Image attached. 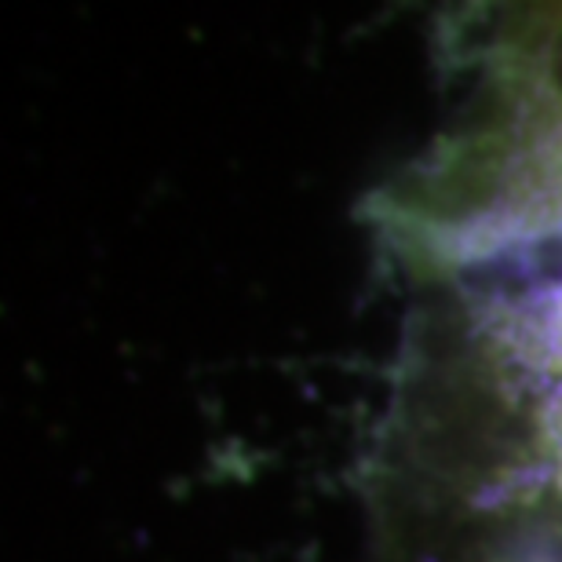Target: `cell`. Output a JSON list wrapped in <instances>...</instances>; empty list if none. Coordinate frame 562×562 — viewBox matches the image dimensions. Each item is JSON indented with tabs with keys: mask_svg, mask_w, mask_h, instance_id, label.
I'll list each match as a JSON object with an SVG mask.
<instances>
[]
</instances>
